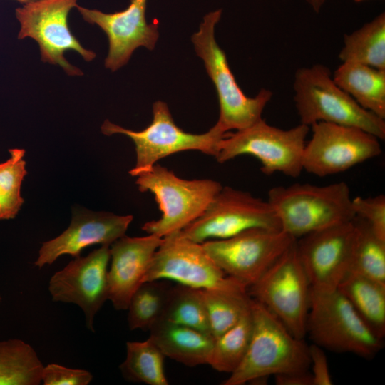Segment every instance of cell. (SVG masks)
Instances as JSON below:
<instances>
[{"instance_id":"f35d334b","label":"cell","mask_w":385,"mask_h":385,"mask_svg":"<svg viewBox=\"0 0 385 385\" xmlns=\"http://www.w3.org/2000/svg\"><path fill=\"white\" fill-rule=\"evenodd\" d=\"M1 295H0V302H1Z\"/></svg>"},{"instance_id":"4316f807","label":"cell","mask_w":385,"mask_h":385,"mask_svg":"<svg viewBox=\"0 0 385 385\" xmlns=\"http://www.w3.org/2000/svg\"><path fill=\"white\" fill-rule=\"evenodd\" d=\"M172 286L160 280L142 283L130 297L127 309L130 330H150L163 318Z\"/></svg>"},{"instance_id":"74e56055","label":"cell","mask_w":385,"mask_h":385,"mask_svg":"<svg viewBox=\"0 0 385 385\" xmlns=\"http://www.w3.org/2000/svg\"><path fill=\"white\" fill-rule=\"evenodd\" d=\"M354 1H356V2H360V1H361L363 0H354Z\"/></svg>"},{"instance_id":"ffe728a7","label":"cell","mask_w":385,"mask_h":385,"mask_svg":"<svg viewBox=\"0 0 385 385\" xmlns=\"http://www.w3.org/2000/svg\"><path fill=\"white\" fill-rule=\"evenodd\" d=\"M149 331L165 356L188 366L209 364L215 342L211 334L163 319Z\"/></svg>"},{"instance_id":"836d02e7","label":"cell","mask_w":385,"mask_h":385,"mask_svg":"<svg viewBox=\"0 0 385 385\" xmlns=\"http://www.w3.org/2000/svg\"><path fill=\"white\" fill-rule=\"evenodd\" d=\"M310 366L313 385H332V379L329 372L327 359L323 348L313 343L309 346Z\"/></svg>"},{"instance_id":"5bb4252c","label":"cell","mask_w":385,"mask_h":385,"mask_svg":"<svg viewBox=\"0 0 385 385\" xmlns=\"http://www.w3.org/2000/svg\"><path fill=\"white\" fill-rule=\"evenodd\" d=\"M311 128L312 135L304 146L302 168L312 175L340 173L381 153L379 139L361 129L324 122Z\"/></svg>"},{"instance_id":"d590c367","label":"cell","mask_w":385,"mask_h":385,"mask_svg":"<svg viewBox=\"0 0 385 385\" xmlns=\"http://www.w3.org/2000/svg\"><path fill=\"white\" fill-rule=\"evenodd\" d=\"M307 4L315 12L318 13L327 0H306Z\"/></svg>"},{"instance_id":"ba28073f","label":"cell","mask_w":385,"mask_h":385,"mask_svg":"<svg viewBox=\"0 0 385 385\" xmlns=\"http://www.w3.org/2000/svg\"><path fill=\"white\" fill-rule=\"evenodd\" d=\"M309 130V126L302 123L282 129L262 118L246 128L228 133L220 140L215 158L223 163L242 155H250L259 160L261 171L267 175L281 173L297 178L303 171L302 155Z\"/></svg>"},{"instance_id":"cb8c5ba5","label":"cell","mask_w":385,"mask_h":385,"mask_svg":"<svg viewBox=\"0 0 385 385\" xmlns=\"http://www.w3.org/2000/svg\"><path fill=\"white\" fill-rule=\"evenodd\" d=\"M43 366L28 343L19 339L0 341V385H38Z\"/></svg>"},{"instance_id":"d6986e66","label":"cell","mask_w":385,"mask_h":385,"mask_svg":"<svg viewBox=\"0 0 385 385\" xmlns=\"http://www.w3.org/2000/svg\"><path fill=\"white\" fill-rule=\"evenodd\" d=\"M162 241V237L153 234L135 237L125 235L110 245L108 299L115 309H127Z\"/></svg>"},{"instance_id":"52a82bcc","label":"cell","mask_w":385,"mask_h":385,"mask_svg":"<svg viewBox=\"0 0 385 385\" xmlns=\"http://www.w3.org/2000/svg\"><path fill=\"white\" fill-rule=\"evenodd\" d=\"M101 131L106 135L123 134L133 140L136 162L129 173L133 177L149 171L160 160L181 151L199 150L215 158L220 140L228 133L217 124L202 134L185 132L175 124L168 105L161 101L153 103V120L145 129L134 131L106 120Z\"/></svg>"},{"instance_id":"f546056e","label":"cell","mask_w":385,"mask_h":385,"mask_svg":"<svg viewBox=\"0 0 385 385\" xmlns=\"http://www.w3.org/2000/svg\"><path fill=\"white\" fill-rule=\"evenodd\" d=\"M162 319L211 334L200 289L172 287Z\"/></svg>"},{"instance_id":"44dd1931","label":"cell","mask_w":385,"mask_h":385,"mask_svg":"<svg viewBox=\"0 0 385 385\" xmlns=\"http://www.w3.org/2000/svg\"><path fill=\"white\" fill-rule=\"evenodd\" d=\"M332 78L362 108L385 118V70L343 62Z\"/></svg>"},{"instance_id":"7c38bea8","label":"cell","mask_w":385,"mask_h":385,"mask_svg":"<svg viewBox=\"0 0 385 385\" xmlns=\"http://www.w3.org/2000/svg\"><path fill=\"white\" fill-rule=\"evenodd\" d=\"M161 279L197 289L247 292L245 285L227 276L214 262L201 243L183 237L180 231L163 238L143 282Z\"/></svg>"},{"instance_id":"5b68a950","label":"cell","mask_w":385,"mask_h":385,"mask_svg":"<svg viewBox=\"0 0 385 385\" xmlns=\"http://www.w3.org/2000/svg\"><path fill=\"white\" fill-rule=\"evenodd\" d=\"M142 192H150L162 212L160 219L145 222L142 230L163 238L190 225L206 209L222 185L211 179L185 180L172 170L155 164L137 176Z\"/></svg>"},{"instance_id":"ac0fdd59","label":"cell","mask_w":385,"mask_h":385,"mask_svg":"<svg viewBox=\"0 0 385 385\" xmlns=\"http://www.w3.org/2000/svg\"><path fill=\"white\" fill-rule=\"evenodd\" d=\"M133 219L130 215L73 211L68 227L58 237L42 244L34 265L41 268L63 255L78 257L84 248L91 245H111L125 235Z\"/></svg>"},{"instance_id":"1f68e13d","label":"cell","mask_w":385,"mask_h":385,"mask_svg":"<svg viewBox=\"0 0 385 385\" xmlns=\"http://www.w3.org/2000/svg\"><path fill=\"white\" fill-rule=\"evenodd\" d=\"M351 207L356 217L362 219L373 232L385 240V196H356L351 199Z\"/></svg>"},{"instance_id":"277c9868","label":"cell","mask_w":385,"mask_h":385,"mask_svg":"<svg viewBox=\"0 0 385 385\" xmlns=\"http://www.w3.org/2000/svg\"><path fill=\"white\" fill-rule=\"evenodd\" d=\"M221 14L222 9L206 14L199 31L192 36V41L217 91L220 115L216 124L228 132L242 130L262 119V112L273 94L262 88L255 97H248L238 86L226 54L215 38V27Z\"/></svg>"},{"instance_id":"2e32d148","label":"cell","mask_w":385,"mask_h":385,"mask_svg":"<svg viewBox=\"0 0 385 385\" xmlns=\"http://www.w3.org/2000/svg\"><path fill=\"white\" fill-rule=\"evenodd\" d=\"M110 245H101L85 257L80 255L55 272L48 283L53 302L72 303L83 312L88 329L94 332L97 312L108 299Z\"/></svg>"},{"instance_id":"30bf717a","label":"cell","mask_w":385,"mask_h":385,"mask_svg":"<svg viewBox=\"0 0 385 385\" xmlns=\"http://www.w3.org/2000/svg\"><path fill=\"white\" fill-rule=\"evenodd\" d=\"M253 228L281 230L277 214L268 202L250 192L222 187L195 220L180 231L197 243L225 239Z\"/></svg>"},{"instance_id":"8992f818","label":"cell","mask_w":385,"mask_h":385,"mask_svg":"<svg viewBox=\"0 0 385 385\" xmlns=\"http://www.w3.org/2000/svg\"><path fill=\"white\" fill-rule=\"evenodd\" d=\"M323 349L370 359L382 348L378 337L338 289H310L306 335Z\"/></svg>"},{"instance_id":"7a4b0ae2","label":"cell","mask_w":385,"mask_h":385,"mask_svg":"<svg viewBox=\"0 0 385 385\" xmlns=\"http://www.w3.org/2000/svg\"><path fill=\"white\" fill-rule=\"evenodd\" d=\"M267 196L281 230L295 240L356 217L350 188L344 181L327 185H279L272 188Z\"/></svg>"},{"instance_id":"3957f363","label":"cell","mask_w":385,"mask_h":385,"mask_svg":"<svg viewBox=\"0 0 385 385\" xmlns=\"http://www.w3.org/2000/svg\"><path fill=\"white\" fill-rule=\"evenodd\" d=\"M293 88L302 124L310 127L324 122L354 127L384 140V119L362 108L339 88L327 66L314 64L297 69Z\"/></svg>"},{"instance_id":"7402d4cb","label":"cell","mask_w":385,"mask_h":385,"mask_svg":"<svg viewBox=\"0 0 385 385\" xmlns=\"http://www.w3.org/2000/svg\"><path fill=\"white\" fill-rule=\"evenodd\" d=\"M337 289L380 339L385 336V284L349 272Z\"/></svg>"},{"instance_id":"8d00e7d4","label":"cell","mask_w":385,"mask_h":385,"mask_svg":"<svg viewBox=\"0 0 385 385\" xmlns=\"http://www.w3.org/2000/svg\"><path fill=\"white\" fill-rule=\"evenodd\" d=\"M16 1L24 4H26L28 2L32 1L34 0H16Z\"/></svg>"},{"instance_id":"e0dca14e","label":"cell","mask_w":385,"mask_h":385,"mask_svg":"<svg viewBox=\"0 0 385 385\" xmlns=\"http://www.w3.org/2000/svg\"><path fill=\"white\" fill-rule=\"evenodd\" d=\"M130 1L125 9L111 14L78 5L76 7L84 21L98 25L108 36L109 50L105 66L112 71L125 65L138 47L153 50L158 38V21H146L147 0Z\"/></svg>"},{"instance_id":"d4e9b609","label":"cell","mask_w":385,"mask_h":385,"mask_svg":"<svg viewBox=\"0 0 385 385\" xmlns=\"http://www.w3.org/2000/svg\"><path fill=\"white\" fill-rule=\"evenodd\" d=\"M126 351L120 370L127 381L168 385L164 369L165 355L153 340L148 338L144 342H128Z\"/></svg>"},{"instance_id":"6da1fadb","label":"cell","mask_w":385,"mask_h":385,"mask_svg":"<svg viewBox=\"0 0 385 385\" xmlns=\"http://www.w3.org/2000/svg\"><path fill=\"white\" fill-rule=\"evenodd\" d=\"M252 332L247 352L223 385L267 381L272 375L307 371L309 346L294 336L265 306L251 297Z\"/></svg>"},{"instance_id":"4fadbf2b","label":"cell","mask_w":385,"mask_h":385,"mask_svg":"<svg viewBox=\"0 0 385 385\" xmlns=\"http://www.w3.org/2000/svg\"><path fill=\"white\" fill-rule=\"evenodd\" d=\"M295 241L282 230L253 228L235 236L202 244L214 262L247 289Z\"/></svg>"},{"instance_id":"9c48e42d","label":"cell","mask_w":385,"mask_h":385,"mask_svg":"<svg viewBox=\"0 0 385 385\" xmlns=\"http://www.w3.org/2000/svg\"><path fill=\"white\" fill-rule=\"evenodd\" d=\"M295 241L248 287V294L275 315L296 337L306 336L311 286Z\"/></svg>"},{"instance_id":"603a6c76","label":"cell","mask_w":385,"mask_h":385,"mask_svg":"<svg viewBox=\"0 0 385 385\" xmlns=\"http://www.w3.org/2000/svg\"><path fill=\"white\" fill-rule=\"evenodd\" d=\"M342 62H352L385 70V14L344 35L339 53Z\"/></svg>"},{"instance_id":"4dcf8cb0","label":"cell","mask_w":385,"mask_h":385,"mask_svg":"<svg viewBox=\"0 0 385 385\" xmlns=\"http://www.w3.org/2000/svg\"><path fill=\"white\" fill-rule=\"evenodd\" d=\"M10 158L0 163V220L14 218L24 203L21 185L27 174L25 150L9 149Z\"/></svg>"},{"instance_id":"9a60e30c","label":"cell","mask_w":385,"mask_h":385,"mask_svg":"<svg viewBox=\"0 0 385 385\" xmlns=\"http://www.w3.org/2000/svg\"><path fill=\"white\" fill-rule=\"evenodd\" d=\"M356 229L354 220L310 232L296 240L299 258L311 289H337L349 272Z\"/></svg>"},{"instance_id":"d6a6232c","label":"cell","mask_w":385,"mask_h":385,"mask_svg":"<svg viewBox=\"0 0 385 385\" xmlns=\"http://www.w3.org/2000/svg\"><path fill=\"white\" fill-rule=\"evenodd\" d=\"M92 379L91 373L85 369L49 364L43 366L41 382L44 385H88Z\"/></svg>"},{"instance_id":"8fae6325","label":"cell","mask_w":385,"mask_h":385,"mask_svg":"<svg viewBox=\"0 0 385 385\" xmlns=\"http://www.w3.org/2000/svg\"><path fill=\"white\" fill-rule=\"evenodd\" d=\"M78 0H34L15 10L20 24L19 39L31 38L39 45L43 62L58 65L69 76H82L81 69L64 57L65 51L78 52L86 61L96 55L83 47L68 27L70 11L78 6Z\"/></svg>"},{"instance_id":"f1b7e54d","label":"cell","mask_w":385,"mask_h":385,"mask_svg":"<svg viewBox=\"0 0 385 385\" xmlns=\"http://www.w3.org/2000/svg\"><path fill=\"white\" fill-rule=\"evenodd\" d=\"M252 332L250 309L232 327L215 338L209 365L220 372L231 374L242 362Z\"/></svg>"},{"instance_id":"484cf974","label":"cell","mask_w":385,"mask_h":385,"mask_svg":"<svg viewBox=\"0 0 385 385\" xmlns=\"http://www.w3.org/2000/svg\"><path fill=\"white\" fill-rule=\"evenodd\" d=\"M354 222L356 234L349 272L385 284V240L362 219L355 217Z\"/></svg>"},{"instance_id":"e575fe53","label":"cell","mask_w":385,"mask_h":385,"mask_svg":"<svg viewBox=\"0 0 385 385\" xmlns=\"http://www.w3.org/2000/svg\"><path fill=\"white\" fill-rule=\"evenodd\" d=\"M274 376L277 385H313L312 375L309 370L278 374Z\"/></svg>"},{"instance_id":"83f0119b","label":"cell","mask_w":385,"mask_h":385,"mask_svg":"<svg viewBox=\"0 0 385 385\" xmlns=\"http://www.w3.org/2000/svg\"><path fill=\"white\" fill-rule=\"evenodd\" d=\"M200 290L214 338L232 327L250 309L247 292Z\"/></svg>"}]
</instances>
